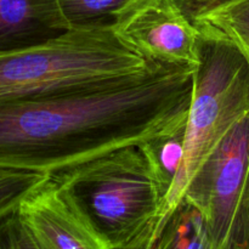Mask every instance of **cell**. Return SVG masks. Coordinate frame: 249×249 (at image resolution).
Instances as JSON below:
<instances>
[{"label":"cell","mask_w":249,"mask_h":249,"mask_svg":"<svg viewBox=\"0 0 249 249\" xmlns=\"http://www.w3.org/2000/svg\"><path fill=\"white\" fill-rule=\"evenodd\" d=\"M112 29L125 45L157 65L196 67L201 29L179 0H134Z\"/></svg>","instance_id":"cell-6"},{"label":"cell","mask_w":249,"mask_h":249,"mask_svg":"<svg viewBox=\"0 0 249 249\" xmlns=\"http://www.w3.org/2000/svg\"><path fill=\"white\" fill-rule=\"evenodd\" d=\"M67 29L112 28L119 12L134 0H55Z\"/></svg>","instance_id":"cell-11"},{"label":"cell","mask_w":249,"mask_h":249,"mask_svg":"<svg viewBox=\"0 0 249 249\" xmlns=\"http://www.w3.org/2000/svg\"><path fill=\"white\" fill-rule=\"evenodd\" d=\"M185 125L172 133L160 135L147 142L141 143L157 175L165 197L181 165L182 156H184Z\"/></svg>","instance_id":"cell-12"},{"label":"cell","mask_w":249,"mask_h":249,"mask_svg":"<svg viewBox=\"0 0 249 249\" xmlns=\"http://www.w3.org/2000/svg\"><path fill=\"white\" fill-rule=\"evenodd\" d=\"M36 249H107L65 189L50 178L17 208Z\"/></svg>","instance_id":"cell-7"},{"label":"cell","mask_w":249,"mask_h":249,"mask_svg":"<svg viewBox=\"0 0 249 249\" xmlns=\"http://www.w3.org/2000/svg\"><path fill=\"white\" fill-rule=\"evenodd\" d=\"M197 26L201 29L199 62L194 72L184 156L163 202L157 241L197 170L249 112V65L246 58L230 40L213 29Z\"/></svg>","instance_id":"cell-4"},{"label":"cell","mask_w":249,"mask_h":249,"mask_svg":"<svg viewBox=\"0 0 249 249\" xmlns=\"http://www.w3.org/2000/svg\"><path fill=\"white\" fill-rule=\"evenodd\" d=\"M0 248H36L17 209L0 219Z\"/></svg>","instance_id":"cell-14"},{"label":"cell","mask_w":249,"mask_h":249,"mask_svg":"<svg viewBox=\"0 0 249 249\" xmlns=\"http://www.w3.org/2000/svg\"><path fill=\"white\" fill-rule=\"evenodd\" d=\"M50 178L44 173L0 167V219L17 209L29 194Z\"/></svg>","instance_id":"cell-13"},{"label":"cell","mask_w":249,"mask_h":249,"mask_svg":"<svg viewBox=\"0 0 249 249\" xmlns=\"http://www.w3.org/2000/svg\"><path fill=\"white\" fill-rule=\"evenodd\" d=\"M214 1H218V0H189V1L184 2V4L181 5L184 6V9L186 10L187 14L190 15L192 11L198 9V7L204 6V5L211 4V2H214Z\"/></svg>","instance_id":"cell-15"},{"label":"cell","mask_w":249,"mask_h":249,"mask_svg":"<svg viewBox=\"0 0 249 249\" xmlns=\"http://www.w3.org/2000/svg\"><path fill=\"white\" fill-rule=\"evenodd\" d=\"M180 2H181V4H184V2H186V1H189V0H179Z\"/></svg>","instance_id":"cell-16"},{"label":"cell","mask_w":249,"mask_h":249,"mask_svg":"<svg viewBox=\"0 0 249 249\" xmlns=\"http://www.w3.org/2000/svg\"><path fill=\"white\" fill-rule=\"evenodd\" d=\"M51 178L67 191L107 249L155 248L165 194L141 143Z\"/></svg>","instance_id":"cell-2"},{"label":"cell","mask_w":249,"mask_h":249,"mask_svg":"<svg viewBox=\"0 0 249 249\" xmlns=\"http://www.w3.org/2000/svg\"><path fill=\"white\" fill-rule=\"evenodd\" d=\"M155 248L211 249L206 223L198 209L182 199L163 228Z\"/></svg>","instance_id":"cell-10"},{"label":"cell","mask_w":249,"mask_h":249,"mask_svg":"<svg viewBox=\"0 0 249 249\" xmlns=\"http://www.w3.org/2000/svg\"><path fill=\"white\" fill-rule=\"evenodd\" d=\"M182 199L203 216L211 249H249V112L197 170Z\"/></svg>","instance_id":"cell-5"},{"label":"cell","mask_w":249,"mask_h":249,"mask_svg":"<svg viewBox=\"0 0 249 249\" xmlns=\"http://www.w3.org/2000/svg\"><path fill=\"white\" fill-rule=\"evenodd\" d=\"M199 26L230 40L249 65V0H218L190 14Z\"/></svg>","instance_id":"cell-9"},{"label":"cell","mask_w":249,"mask_h":249,"mask_svg":"<svg viewBox=\"0 0 249 249\" xmlns=\"http://www.w3.org/2000/svg\"><path fill=\"white\" fill-rule=\"evenodd\" d=\"M67 31L55 0H0V53L39 45Z\"/></svg>","instance_id":"cell-8"},{"label":"cell","mask_w":249,"mask_h":249,"mask_svg":"<svg viewBox=\"0 0 249 249\" xmlns=\"http://www.w3.org/2000/svg\"><path fill=\"white\" fill-rule=\"evenodd\" d=\"M196 67L0 104V167L50 177L185 125Z\"/></svg>","instance_id":"cell-1"},{"label":"cell","mask_w":249,"mask_h":249,"mask_svg":"<svg viewBox=\"0 0 249 249\" xmlns=\"http://www.w3.org/2000/svg\"><path fill=\"white\" fill-rule=\"evenodd\" d=\"M158 66L112 28L70 29L39 45L0 53V104L116 82Z\"/></svg>","instance_id":"cell-3"}]
</instances>
